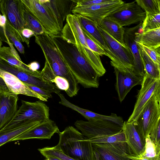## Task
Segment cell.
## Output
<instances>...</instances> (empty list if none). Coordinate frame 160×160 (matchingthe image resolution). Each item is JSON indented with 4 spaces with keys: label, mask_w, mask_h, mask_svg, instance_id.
<instances>
[{
    "label": "cell",
    "mask_w": 160,
    "mask_h": 160,
    "mask_svg": "<svg viewBox=\"0 0 160 160\" xmlns=\"http://www.w3.org/2000/svg\"><path fill=\"white\" fill-rule=\"evenodd\" d=\"M51 37L64 62L78 83L85 88H98L100 78L98 74L75 46L64 40L61 34Z\"/></svg>",
    "instance_id": "1"
},
{
    "label": "cell",
    "mask_w": 160,
    "mask_h": 160,
    "mask_svg": "<svg viewBox=\"0 0 160 160\" xmlns=\"http://www.w3.org/2000/svg\"><path fill=\"white\" fill-rule=\"evenodd\" d=\"M35 37V42L41 49L51 69L50 82L52 83L57 76L65 78L69 84L66 92L70 97L76 96L79 89L78 83L64 62L52 37L46 33Z\"/></svg>",
    "instance_id": "2"
},
{
    "label": "cell",
    "mask_w": 160,
    "mask_h": 160,
    "mask_svg": "<svg viewBox=\"0 0 160 160\" xmlns=\"http://www.w3.org/2000/svg\"><path fill=\"white\" fill-rule=\"evenodd\" d=\"M58 134L56 146L63 153L75 160H96L92 143L74 127L68 126Z\"/></svg>",
    "instance_id": "3"
},
{
    "label": "cell",
    "mask_w": 160,
    "mask_h": 160,
    "mask_svg": "<svg viewBox=\"0 0 160 160\" xmlns=\"http://www.w3.org/2000/svg\"><path fill=\"white\" fill-rule=\"evenodd\" d=\"M66 20V23L61 33L62 38L69 43L75 41L79 42L83 48L82 56L90 63L97 72L102 71L104 67L100 56L88 46L77 17L75 14H70L67 16Z\"/></svg>",
    "instance_id": "4"
},
{
    "label": "cell",
    "mask_w": 160,
    "mask_h": 160,
    "mask_svg": "<svg viewBox=\"0 0 160 160\" xmlns=\"http://www.w3.org/2000/svg\"><path fill=\"white\" fill-rule=\"evenodd\" d=\"M160 90L154 94L145 105L135 126L142 141L146 139L160 122Z\"/></svg>",
    "instance_id": "5"
},
{
    "label": "cell",
    "mask_w": 160,
    "mask_h": 160,
    "mask_svg": "<svg viewBox=\"0 0 160 160\" xmlns=\"http://www.w3.org/2000/svg\"><path fill=\"white\" fill-rule=\"evenodd\" d=\"M41 101L31 102L22 100V104L14 117L2 128H12L28 121L42 122L49 119V108Z\"/></svg>",
    "instance_id": "6"
},
{
    "label": "cell",
    "mask_w": 160,
    "mask_h": 160,
    "mask_svg": "<svg viewBox=\"0 0 160 160\" xmlns=\"http://www.w3.org/2000/svg\"><path fill=\"white\" fill-rule=\"evenodd\" d=\"M98 27L114 56V60L111 61V65L121 72L139 76L136 72L133 57L129 49L125 44L118 42L98 25Z\"/></svg>",
    "instance_id": "7"
},
{
    "label": "cell",
    "mask_w": 160,
    "mask_h": 160,
    "mask_svg": "<svg viewBox=\"0 0 160 160\" xmlns=\"http://www.w3.org/2000/svg\"><path fill=\"white\" fill-rule=\"evenodd\" d=\"M0 69L13 75L25 84L38 87L51 93L57 94L60 93V90L56 85L45 80L40 72L38 70L25 69L12 65L1 59Z\"/></svg>",
    "instance_id": "8"
},
{
    "label": "cell",
    "mask_w": 160,
    "mask_h": 160,
    "mask_svg": "<svg viewBox=\"0 0 160 160\" xmlns=\"http://www.w3.org/2000/svg\"><path fill=\"white\" fill-rule=\"evenodd\" d=\"M74 125L89 140L113 135L122 131L119 125L105 120H78Z\"/></svg>",
    "instance_id": "9"
},
{
    "label": "cell",
    "mask_w": 160,
    "mask_h": 160,
    "mask_svg": "<svg viewBox=\"0 0 160 160\" xmlns=\"http://www.w3.org/2000/svg\"><path fill=\"white\" fill-rule=\"evenodd\" d=\"M24 7L39 21L51 37L61 33L58 23L52 13L40 0H21Z\"/></svg>",
    "instance_id": "10"
},
{
    "label": "cell",
    "mask_w": 160,
    "mask_h": 160,
    "mask_svg": "<svg viewBox=\"0 0 160 160\" xmlns=\"http://www.w3.org/2000/svg\"><path fill=\"white\" fill-rule=\"evenodd\" d=\"M124 2L121 0H110L100 4L74 6L72 12L86 17L98 25L104 18L120 7Z\"/></svg>",
    "instance_id": "11"
},
{
    "label": "cell",
    "mask_w": 160,
    "mask_h": 160,
    "mask_svg": "<svg viewBox=\"0 0 160 160\" xmlns=\"http://www.w3.org/2000/svg\"><path fill=\"white\" fill-rule=\"evenodd\" d=\"M146 14V13L134 1L124 3L121 7L106 17L123 27L142 22Z\"/></svg>",
    "instance_id": "12"
},
{
    "label": "cell",
    "mask_w": 160,
    "mask_h": 160,
    "mask_svg": "<svg viewBox=\"0 0 160 160\" xmlns=\"http://www.w3.org/2000/svg\"><path fill=\"white\" fill-rule=\"evenodd\" d=\"M141 85L133 112L127 121L130 123H133L137 121L149 100L160 90V80L152 79L145 73Z\"/></svg>",
    "instance_id": "13"
},
{
    "label": "cell",
    "mask_w": 160,
    "mask_h": 160,
    "mask_svg": "<svg viewBox=\"0 0 160 160\" xmlns=\"http://www.w3.org/2000/svg\"><path fill=\"white\" fill-rule=\"evenodd\" d=\"M92 145L93 151L98 154L100 160H129L130 157L134 155L126 142L92 143Z\"/></svg>",
    "instance_id": "14"
},
{
    "label": "cell",
    "mask_w": 160,
    "mask_h": 160,
    "mask_svg": "<svg viewBox=\"0 0 160 160\" xmlns=\"http://www.w3.org/2000/svg\"><path fill=\"white\" fill-rule=\"evenodd\" d=\"M21 0H0V11L11 25L20 34L25 24Z\"/></svg>",
    "instance_id": "15"
},
{
    "label": "cell",
    "mask_w": 160,
    "mask_h": 160,
    "mask_svg": "<svg viewBox=\"0 0 160 160\" xmlns=\"http://www.w3.org/2000/svg\"><path fill=\"white\" fill-rule=\"evenodd\" d=\"M142 22L131 28H124L125 44L129 49L133 57L136 72L139 76L143 77L145 74L140 58L137 41L142 33Z\"/></svg>",
    "instance_id": "16"
},
{
    "label": "cell",
    "mask_w": 160,
    "mask_h": 160,
    "mask_svg": "<svg viewBox=\"0 0 160 160\" xmlns=\"http://www.w3.org/2000/svg\"><path fill=\"white\" fill-rule=\"evenodd\" d=\"M18 95L9 92L0 93V130L12 119L18 110Z\"/></svg>",
    "instance_id": "17"
},
{
    "label": "cell",
    "mask_w": 160,
    "mask_h": 160,
    "mask_svg": "<svg viewBox=\"0 0 160 160\" xmlns=\"http://www.w3.org/2000/svg\"><path fill=\"white\" fill-rule=\"evenodd\" d=\"M59 132L55 122L49 119L24 132L13 139L12 141L32 138L49 139L54 133H58Z\"/></svg>",
    "instance_id": "18"
},
{
    "label": "cell",
    "mask_w": 160,
    "mask_h": 160,
    "mask_svg": "<svg viewBox=\"0 0 160 160\" xmlns=\"http://www.w3.org/2000/svg\"><path fill=\"white\" fill-rule=\"evenodd\" d=\"M116 78L115 84L118 99L121 102L134 86L141 85L143 77L135 74L121 72L114 68Z\"/></svg>",
    "instance_id": "19"
},
{
    "label": "cell",
    "mask_w": 160,
    "mask_h": 160,
    "mask_svg": "<svg viewBox=\"0 0 160 160\" xmlns=\"http://www.w3.org/2000/svg\"><path fill=\"white\" fill-rule=\"evenodd\" d=\"M75 15L78 18L82 31L104 50L106 56L111 59V61H114V56L96 23L86 17L78 14Z\"/></svg>",
    "instance_id": "20"
},
{
    "label": "cell",
    "mask_w": 160,
    "mask_h": 160,
    "mask_svg": "<svg viewBox=\"0 0 160 160\" xmlns=\"http://www.w3.org/2000/svg\"><path fill=\"white\" fill-rule=\"evenodd\" d=\"M56 18L61 31L67 16L76 5L75 0H40Z\"/></svg>",
    "instance_id": "21"
},
{
    "label": "cell",
    "mask_w": 160,
    "mask_h": 160,
    "mask_svg": "<svg viewBox=\"0 0 160 160\" xmlns=\"http://www.w3.org/2000/svg\"><path fill=\"white\" fill-rule=\"evenodd\" d=\"M0 75L4 80L9 92L17 95L22 94L35 97L42 101H48V100L31 89L13 75L0 69Z\"/></svg>",
    "instance_id": "22"
},
{
    "label": "cell",
    "mask_w": 160,
    "mask_h": 160,
    "mask_svg": "<svg viewBox=\"0 0 160 160\" xmlns=\"http://www.w3.org/2000/svg\"><path fill=\"white\" fill-rule=\"evenodd\" d=\"M122 128L126 142L131 152L135 156L140 155L144 151L145 143L142 141L135 126L125 121Z\"/></svg>",
    "instance_id": "23"
},
{
    "label": "cell",
    "mask_w": 160,
    "mask_h": 160,
    "mask_svg": "<svg viewBox=\"0 0 160 160\" xmlns=\"http://www.w3.org/2000/svg\"><path fill=\"white\" fill-rule=\"evenodd\" d=\"M29 40L20 34L6 20L5 25L0 26V40L8 44L14 45L19 52L22 54L25 52L24 48L22 42H25L28 47H29Z\"/></svg>",
    "instance_id": "24"
},
{
    "label": "cell",
    "mask_w": 160,
    "mask_h": 160,
    "mask_svg": "<svg viewBox=\"0 0 160 160\" xmlns=\"http://www.w3.org/2000/svg\"><path fill=\"white\" fill-rule=\"evenodd\" d=\"M43 122L28 121L12 128H2L0 130V147Z\"/></svg>",
    "instance_id": "25"
},
{
    "label": "cell",
    "mask_w": 160,
    "mask_h": 160,
    "mask_svg": "<svg viewBox=\"0 0 160 160\" xmlns=\"http://www.w3.org/2000/svg\"><path fill=\"white\" fill-rule=\"evenodd\" d=\"M118 42L125 44L124 40V28L106 17L98 25Z\"/></svg>",
    "instance_id": "26"
},
{
    "label": "cell",
    "mask_w": 160,
    "mask_h": 160,
    "mask_svg": "<svg viewBox=\"0 0 160 160\" xmlns=\"http://www.w3.org/2000/svg\"><path fill=\"white\" fill-rule=\"evenodd\" d=\"M8 45L10 47L3 46L0 48V59L7 62L12 65L25 69H31L28 65H26L22 61L18 52L14 48L13 44L10 43Z\"/></svg>",
    "instance_id": "27"
},
{
    "label": "cell",
    "mask_w": 160,
    "mask_h": 160,
    "mask_svg": "<svg viewBox=\"0 0 160 160\" xmlns=\"http://www.w3.org/2000/svg\"><path fill=\"white\" fill-rule=\"evenodd\" d=\"M138 46L145 73L152 79L160 80V66L155 63L144 50Z\"/></svg>",
    "instance_id": "28"
},
{
    "label": "cell",
    "mask_w": 160,
    "mask_h": 160,
    "mask_svg": "<svg viewBox=\"0 0 160 160\" xmlns=\"http://www.w3.org/2000/svg\"><path fill=\"white\" fill-rule=\"evenodd\" d=\"M23 14L25 23L24 28H28L32 31L35 36L46 33L48 34L38 20L23 5Z\"/></svg>",
    "instance_id": "29"
},
{
    "label": "cell",
    "mask_w": 160,
    "mask_h": 160,
    "mask_svg": "<svg viewBox=\"0 0 160 160\" xmlns=\"http://www.w3.org/2000/svg\"><path fill=\"white\" fill-rule=\"evenodd\" d=\"M138 42L148 47L155 48H160V28L143 32Z\"/></svg>",
    "instance_id": "30"
},
{
    "label": "cell",
    "mask_w": 160,
    "mask_h": 160,
    "mask_svg": "<svg viewBox=\"0 0 160 160\" xmlns=\"http://www.w3.org/2000/svg\"><path fill=\"white\" fill-rule=\"evenodd\" d=\"M137 158L149 160H160V145L154 143L149 137L145 139L144 152Z\"/></svg>",
    "instance_id": "31"
},
{
    "label": "cell",
    "mask_w": 160,
    "mask_h": 160,
    "mask_svg": "<svg viewBox=\"0 0 160 160\" xmlns=\"http://www.w3.org/2000/svg\"><path fill=\"white\" fill-rule=\"evenodd\" d=\"M135 1L146 14L160 13V0H136Z\"/></svg>",
    "instance_id": "32"
},
{
    "label": "cell",
    "mask_w": 160,
    "mask_h": 160,
    "mask_svg": "<svg viewBox=\"0 0 160 160\" xmlns=\"http://www.w3.org/2000/svg\"><path fill=\"white\" fill-rule=\"evenodd\" d=\"M160 28V13L156 14H146L142 22V32Z\"/></svg>",
    "instance_id": "33"
},
{
    "label": "cell",
    "mask_w": 160,
    "mask_h": 160,
    "mask_svg": "<svg viewBox=\"0 0 160 160\" xmlns=\"http://www.w3.org/2000/svg\"><path fill=\"white\" fill-rule=\"evenodd\" d=\"M38 150L45 157L48 156H52L61 160H75L63 153L56 146L39 148Z\"/></svg>",
    "instance_id": "34"
},
{
    "label": "cell",
    "mask_w": 160,
    "mask_h": 160,
    "mask_svg": "<svg viewBox=\"0 0 160 160\" xmlns=\"http://www.w3.org/2000/svg\"><path fill=\"white\" fill-rule=\"evenodd\" d=\"M93 143H112L126 142L124 132H122L113 135L89 140Z\"/></svg>",
    "instance_id": "35"
},
{
    "label": "cell",
    "mask_w": 160,
    "mask_h": 160,
    "mask_svg": "<svg viewBox=\"0 0 160 160\" xmlns=\"http://www.w3.org/2000/svg\"><path fill=\"white\" fill-rule=\"evenodd\" d=\"M139 40L137 42L138 45L155 63L160 66V47L155 48L148 47L141 44L138 42Z\"/></svg>",
    "instance_id": "36"
},
{
    "label": "cell",
    "mask_w": 160,
    "mask_h": 160,
    "mask_svg": "<svg viewBox=\"0 0 160 160\" xmlns=\"http://www.w3.org/2000/svg\"><path fill=\"white\" fill-rule=\"evenodd\" d=\"M87 44L88 47L93 52L98 54L100 56L106 55L104 50L99 45L92 39L83 31Z\"/></svg>",
    "instance_id": "37"
},
{
    "label": "cell",
    "mask_w": 160,
    "mask_h": 160,
    "mask_svg": "<svg viewBox=\"0 0 160 160\" xmlns=\"http://www.w3.org/2000/svg\"><path fill=\"white\" fill-rule=\"evenodd\" d=\"M149 137L155 144L160 145V122L151 132Z\"/></svg>",
    "instance_id": "38"
},
{
    "label": "cell",
    "mask_w": 160,
    "mask_h": 160,
    "mask_svg": "<svg viewBox=\"0 0 160 160\" xmlns=\"http://www.w3.org/2000/svg\"><path fill=\"white\" fill-rule=\"evenodd\" d=\"M25 84L31 89L47 100H48L49 98L52 97L51 93L50 92L36 86L28 84Z\"/></svg>",
    "instance_id": "39"
},
{
    "label": "cell",
    "mask_w": 160,
    "mask_h": 160,
    "mask_svg": "<svg viewBox=\"0 0 160 160\" xmlns=\"http://www.w3.org/2000/svg\"><path fill=\"white\" fill-rule=\"evenodd\" d=\"M110 0H75L77 6L91 5L103 3Z\"/></svg>",
    "instance_id": "40"
},
{
    "label": "cell",
    "mask_w": 160,
    "mask_h": 160,
    "mask_svg": "<svg viewBox=\"0 0 160 160\" xmlns=\"http://www.w3.org/2000/svg\"><path fill=\"white\" fill-rule=\"evenodd\" d=\"M21 34L24 37L29 39L32 37L35 36V33L32 31L26 28H24L22 29Z\"/></svg>",
    "instance_id": "41"
},
{
    "label": "cell",
    "mask_w": 160,
    "mask_h": 160,
    "mask_svg": "<svg viewBox=\"0 0 160 160\" xmlns=\"http://www.w3.org/2000/svg\"><path fill=\"white\" fill-rule=\"evenodd\" d=\"M0 88L2 91L5 92H9V89L7 87L4 80L0 75Z\"/></svg>",
    "instance_id": "42"
},
{
    "label": "cell",
    "mask_w": 160,
    "mask_h": 160,
    "mask_svg": "<svg viewBox=\"0 0 160 160\" xmlns=\"http://www.w3.org/2000/svg\"><path fill=\"white\" fill-rule=\"evenodd\" d=\"M30 68L33 70H37L39 68V65L36 62H33L28 65Z\"/></svg>",
    "instance_id": "43"
},
{
    "label": "cell",
    "mask_w": 160,
    "mask_h": 160,
    "mask_svg": "<svg viewBox=\"0 0 160 160\" xmlns=\"http://www.w3.org/2000/svg\"><path fill=\"white\" fill-rule=\"evenodd\" d=\"M45 158H46L44 160H61L56 157L52 156H48Z\"/></svg>",
    "instance_id": "44"
},
{
    "label": "cell",
    "mask_w": 160,
    "mask_h": 160,
    "mask_svg": "<svg viewBox=\"0 0 160 160\" xmlns=\"http://www.w3.org/2000/svg\"><path fill=\"white\" fill-rule=\"evenodd\" d=\"M94 153L96 160H100L99 155L97 152L93 151Z\"/></svg>",
    "instance_id": "45"
},
{
    "label": "cell",
    "mask_w": 160,
    "mask_h": 160,
    "mask_svg": "<svg viewBox=\"0 0 160 160\" xmlns=\"http://www.w3.org/2000/svg\"><path fill=\"white\" fill-rule=\"evenodd\" d=\"M2 45V42L0 40V48L1 47Z\"/></svg>",
    "instance_id": "46"
},
{
    "label": "cell",
    "mask_w": 160,
    "mask_h": 160,
    "mask_svg": "<svg viewBox=\"0 0 160 160\" xmlns=\"http://www.w3.org/2000/svg\"><path fill=\"white\" fill-rule=\"evenodd\" d=\"M2 91V90L1 89V88H0V93Z\"/></svg>",
    "instance_id": "47"
},
{
    "label": "cell",
    "mask_w": 160,
    "mask_h": 160,
    "mask_svg": "<svg viewBox=\"0 0 160 160\" xmlns=\"http://www.w3.org/2000/svg\"><path fill=\"white\" fill-rule=\"evenodd\" d=\"M129 160H131V159H129Z\"/></svg>",
    "instance_id": "48"
}]
</instances>
